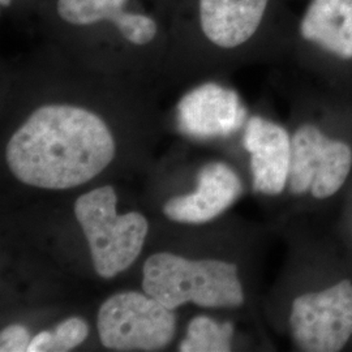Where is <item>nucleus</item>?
I'll return each instance as SVG.
<instances>
[{
	"label": "nucleus",
	"mask_w": 352,
	"mask_h": 352,
	"mask_svg": "<svg viewBox=\"0 0 352 352\" xmlns=\"http://www.w3.org/2000/svg\"><path fill=\"white\" fill-rule=\"evenodd\" d=\"M29 106L6 148L13 176L34 188H76L113 162L116 142L101 106L81 93L42 96Z\"/></svg>",
	"instance_id": "obj_1"
},
{
	"label": "nucleus",
	"mask_w": 352,
	"mask_h": 352,
	"mask_svg": "<svg viewBox=\"0 0 352 352\" xmlns=\"http://www.w3.org/2000/svg\"><path fill=\"white\" fill-rule=\"evenodd\" d=\"M32 17L47 42L91 67L164 63L167 21L149 0H39Z\"/></svg>",
	"instance_id": "obj_2"
},
{
	"label": "nucleus",
	"mask_w": 352,
	"mask_h": 352,
	"mask_svg": "<svg viewBox=\"0 0 352 352\" xmlns=\"http://www.w3.org/2000/svg\"><path fill=\"white\" fill-rule=\"evenodd\" d=\"M274 0H177L164 63L197 69L250 49L266 33Z\"/></svg>",
	"instance_id": "obj_3"
},
{
	"label": "nucleus",
	"mask_w": 352,
	"mask_h": 352,
	"mask_svg": "<svg viewBox=\"0 0 352 352\" xmlns=\"http://www.w3.org/2000/svg\"><path fill=\"white\" fill-rule=\"evenodd\" d=\"M142 289L173 311L187 302L202 308H238L244 302L236 265L214 258L188 260L170 252L148 257Z\"/></svg>",
	"instance_id": "obj_4"
},
{
	"label": "nucleus",
	"mask_w": 352,
	"mask_h": 352,
	"mask_svg": "<svg viewBox=\"0 0 352 352\" xmlns=\"http://www.w3.org/2000/svg\"><path fill=\"white\" fill-rule=\"evenodd\" d=\"M118 196L111 186L91 189L75 202V217L88 241L96 273L110 279L139 258L149 232L139 212L118 214Z\"/></svg>",
	"instance_id": "obj_5"
},
{
	"label": "nucleus",
	"mask_w": 352,
	"mask_h": 352,
	"mask_svg": "<svg viewBox=\"0 0 352 352\" xmlns=\"http://www.w3.org/2000/svg\"><path fill=\"white\" fill-rule=\"evenodd\" d=\"M175 325L173 309L138 291L110 296L97 316L101 343L113 351H161L174 338Z\"/></svg>",
	"instance_id": "obj_6"
},
{
	"label": "nucleus",
	"mask_w": 352,
	"mask_h": 352,
	"mask_svg": "<svg viewBox=\"0 0 352 352\" xmlns=\"http://www.w3.org/2000/svg\"><path fill=\"white\" fill-rule=\"evenodd\" d=\"M289 327L302 351H340L352 337L351 280L298 296L291 307Z\"/></svg>",
	"instance_id": "obj_7"
},
{
	"label": "nucleus",
	"mask_w": 352,
	"mask_h": 352,
	"mask_svg": "<svg viewBox=\"0 0 352 352\" xmlns=\"http://www.w3.org/2000/svg\"><path fill=\"white\" fill-rule=\"evenodd\" d=\"M243 183L232 167L223 162L205 164L197 175L193 193L176 196L164 205V214L179 223H206L236 201Z\"/></svg>",
	"instance_id": "obj_8"
},
{
	"label": "nucleus",
	"mask_w": 352,
	"mask_h": 352,
	"mask_svg": "<svg viewBox=\"0 0 352 352\" xmlns=\"http://www.w3.org/2000/svg\"><path fill=\"white\" fill-rule=\"evenodd\" d=\"M243 142L251 155L253 189L269 196L280 195L289 184V132L274 122L253 116L245 126Z\"/></svg>",
	"instance_id": "obj_9"
},
{
	"label": "nucleus",
	"mask_w": 352,
	"mask_h": 352,
	"mask_svg": "<svg viewBox=\"0 0 352 352\" xmlns=\"http://www.w3.org/2000/svg\"><path fill=\"white\" fill-rule=\"evenodd\" d=\"M299 30L305 41L342 59H352V0H314Z\"/></svg>",
	"instance_id": "obj_10"
},
{
	"label": "nucleus",
	"mask_w": 352,
	"mask_h": 352,
	"mask_svg": "<svg viewBox=\"0 0 352 352\" xmlns=\"http://www.w3.org/2000/svg\"><path fill=\"white\" fill-rule=\"evenodd\" d=\"M205 113L180 115L182 126L189 135L210 138L226 136L244 122L247 111L235 91L218 85H205Z\"/></svg>",
	"instance_id": "obj_11"
},
{
	"label": "nucleus",
	"mask_w": 352,
	"mask_h": 352,
	"mask_svg": "<svg viewBox=\"0 0 352 352\" xmlns=\"http://www.w3.org/2000/svg\"><path fill=\"white\" fill-rule=\"evenodd\" d=\"M327 136L314 124H302L291 136L289 188L294 195L311 192Z\"/></svg>",
	"instance_id": "obj_12"
},
{
	"label": "nucleus",
	"mask_w": 352,
	"mask_h": 352,
	"mask_svg": "<svg viewBox=\"0 0 352 352\" xmlns=\"http://www.w3.org/2000/svg\"><path fill=\"white\" fill-rule=\"evenodd\" d=\"M351 146L343 141L327 138L317 164L311 193L317 200L334 196L351 173Z\"/></svg>",
	"instance_id": "obj_13"
},
{
	"label": "nucleus",
	"mask_w": 352,
	"mask_h": 352,
	"mask_svg": "<svg viewBox=\"0 0 352 352\" xmlns=\"http://www.w3.org/2000/svg\"><path fill=\"white\" fill-rule=\"evenodd\" d=\"M234 325L218 322L208 316H197L189 322L187 336L182 340V352H228L232 350Z\"/></svg>",
	"instance_id": "obj_14"
},
{
	"label": "nucleus",
	"mask_w": 352,
	"mask_h": 352,
	"mask_svg": "<svg viewBox=\"0 0 352 352\" xmlns=\"http://www.w3.org/2000/svg\"><path fill=\"white\" fill-rule=\"evenodd\" d=\"M89 327L80 317H69L54 330H45L32 338L28 352L72 351L88 338Z\"/></svg>",
	"instance_id": "obj_15"
},
{
	"label": "nucleus",
	"mask_w": 352,
	"mask_h": 352,
	"mask_svg": "<svg viewBox=\"0 0 352 352\" xmlns=\"http://www.w3.org/2000/svg\"><path fill=\"white\" fill-rule=\"evenodd\" d=\"M32 342L30 333L23 325H10L0 333V351L28 352Z\"/></svg>",
	"instance_id": "obj_16"
},
{
	"label": "nucleus",
	"mask_w": 352,
	"mask_h": 352,
	"mask_svg": "<svg viewBox=\"0 0 352 352\" xmlns=\"http://www.w3.org/2000/svg\"><path fill=\"white\" fill-rule=\"evenodd\" d=\"M176 1L177 0H149V3L155 8V11L161 13L166 19V21L173 11V8L175 7Z\"/></svg>",
	"instance_id": "obj_17"
},
{
	"label": "nucleus",
	"mask_w": 352,
	"mask_h": 352,
	"mask_svg": "<svg viewBox=\"0 0 352 352\" xmlns=\"http://www.w3.org/2000/svg\"><path fill=\"white\" fill-rule=\"evenodd\" d=\"M38 1H39V0H30V4H32V13L34 11V8H36Z\"/></svg>",
	"instance_id": "obj_18"
}]
</instances>
